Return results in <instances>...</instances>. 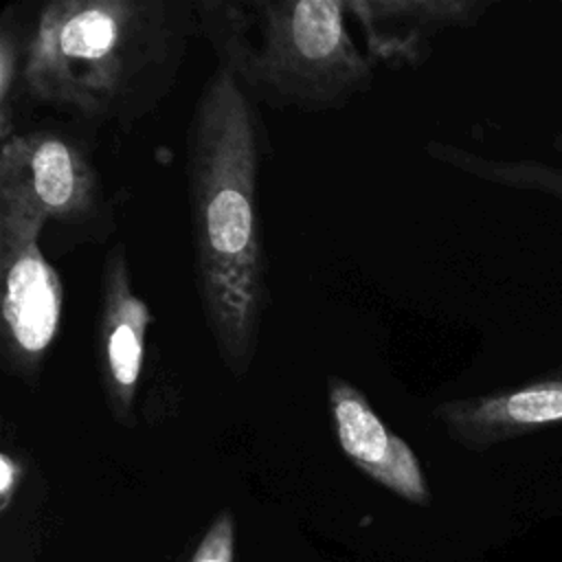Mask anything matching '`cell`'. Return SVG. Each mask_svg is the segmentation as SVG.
<instances>
[{
  "instance_id": "6da1fadb",
  "label": "cell",
  "mask_w": 562,
  "mask_h": 562,
  "mask_svg": "<svg viewBox=\"0 0 562 562\" xmlns=\"http://www.w3.org/2000/svg\"><path fill=\"white\" fill-rule=\"evenodd\" d=\"M266 156L259 105L215 66L189 119L184 176L195 290L215 351L235 378L250 371L270 307L259 217Z\"/></svg>"
},
{
  "instance_id": "7a4b0ae2",
  "label": "cell",
  "mask_w": 562,
  "mask_h": 562,
  "mask_svg": "<svg viewBox=\"0 0 562 562\" xmlns=\"http://www.w3.org/2000/svg\"><path fill=\"white\" fill-rule=\"evenodd\" d=\"M193 37L195 0H50L29 24L22 90L127 130L173 90Z\"/></svg>"
},
{
  "instance_id": "3957f363",
  "label": "cell",
  "mask_w": 562,
  "mask_h": 562,
  "mask_svg": "<svg viewBox=\"0 0 562 562\" xmlns=\"http://www.w3.org/2000/svg\"><path fill=\"white\" fill-rule=\"evenodd\" d=\"M200 37L272 110L329 112L369 92L375 61L347 31V0H195Z\"/></svg>"
},
{
  "instance_id": "277c9868",
  "label": "cell",
  "mask_w": 562,
  "mask_h": 562,
  "mask_svg": "<svg viewBox=\"0 0 562 562\" xmlns=\"http://www.w3.org/2000/svg\"><path fill=\"white\" fill-rule=\"evenodd\" d=\"M0 189L24 198L57 252L101 246L116 231L112 200L79 140L55 130L15 132L0 147Z\"/></svg>"
},
{
  "instance_id": "5b68a950",
  "label": "cell",
  "mask_w": 562,
  "mask_h": 562,
  "mask_svg": "<svg viewBox=\"0 0 562 562\" xmlns=\"http://www.w3.org/2000/svg\"><path fill=\"white\" fill-rule=\"evenodd\" d=\"M46 224L18 193L0 189V356L2 369L35 386L57 338L64 288L46 259Z\"/></svg>"
},
{
  "instance_id": "8992f818",
  "label": "cell",
  "mask_w": 562,
  "mask_h": 562,
  "mask_svg": "<svg viewBox=\"0 0 562 562\" xmlns=\"http://www.w3.org/2000/svg\"><path fill=\"white\" fill-rule=\"evenodd\" d=\"M154 314L134 292L125 244H114L103 261L97 312L99 382L110 417L134 428L136 397L145 360V336Z\"/></svg>"
},
{
  "instance_id": "52a82bcc",
  "label": "cell",
  "mask_w": 562,
  "mask_h": 562,
  "mask_svg": "<svg viewBox=\"0 0 562 562\" xmlns=\"http://www.w3.org/2000/svg\"><path fill=\"white\" fill-rule=\"evenodd\" d=\"M432 417L465 450L498 443L562 424V367L522 384L439 402Z\"/></svg>"
},
{
  "instance_id": "ba28073f",
  "label": "cell",
  "mask_w": 562,
  "mask_h": 562,
  "mask_svg": "<svg viewBox=\"0 0 562 562\" xmlns=\"http://www.w3.org/2000/svg\"><path fill=\"white\" fill-rule=\"evenodd\" d=\"M494 0H347L367 55L393 68H419L435 40L452 29L479 24Z\"/></svg>"
},
{
  "instance_id": "9c48e42d",
  "label": "cell",
  "mask_w": 562,
  "mask_h": 562,
  "mask_svg": "<svg viewBox=\"0 0 562 562\" xmlns=\"http://www.w3.org/2000/svg\"><path fill=\"white\" fill-rule=\"evenodd\" d=\"M327 408L340 450L362 474L413 505H430L417 454L382 422L356 384L327 375Z\"/></svg>"
},
{
  "instance_id": "30bf717a",
  "label": "cell",
  "mask_w": 562,
  "mask_h": 562,
  "mask_svg": "<svg viewBox=\"0 0 562 562\" xmlns=\"http://www.w3.org/2000/svg\"><path fill=\"white\" fill-rule=\"evenodd\" d=\"M553 147L562 156V134L553 136ZM424 151L452 169H459L472 178L503 184L509 189L520 191H536L551 198L562 200V167H551L538 160H505V158H490L463 149L459 145H450L443 140H428Z\"/></svg>"
},
{
  "instance_id": "8fae6325",
  "label": "cell",
  "mask_w": 562,
  "mask_h": 562,
  "mask_svg": "<svg viewBox=\"0 0 562 562\" xmlns=\"http://www.w3.org/2000/svg\"><path fill=\"white\" fill-rule=\"evenodd\" d=\"M29 24L13 18V7L0 20V140H9L18 130L13 127L18 97L22 90L24 53Z\"/></svg>"
},
{
  "instance_id": "7c38bea8",
  "label": "cell",
  "mask_w": 562,
  "mask_h": 562,
  "mask_svg": "<svg viewBox=\"0 0 562 562\" xmlns=\"http://www.w3.org/2000/svg\"><path fill=\"white\" fill-rule=\"evenodd\" d=\"M189 562H235V518L231 509L215 516Z\"/></svg>"
},
{
  "instance_id": "4fadbf2b",
  "label": "cell",
  "mask_w": 562,
  "mask_h": 562,
  "mask_svg": "<svg viewBox=\"0 0 562 562\" xmlns=\"http://www.w3.org/2000/svg\"><path fill=\"white\" fill-rule=\"evenodd\" d=\"M22 481V463L15 454L4 450L0 454V509L7 512Z\"/></svg>"
}]
</instances>
